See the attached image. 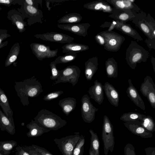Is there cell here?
<instances>
[{
    "label": "cell",
    "instance_id": "816d5d0a",
    "mask_svg": "<svg viewBox=\"0 0 155 155\" xmlns=\"http://www.w3.org/2000/svg\"><path fill=\"white\" fill-rule=\"evenodd\" d=\"M22 148L28 152L30 155H39L35 151L29 148L28 146L23 147Z\"/></svg>",
    "mask_w": 155,
    "mask_h": 155
},
{
    "label": "cell",
    "instance_id": "681fc988",
    "mask_svg": "<svg viewBox=\"0 0 155 155\" xmlns=\"http://www.w3.org/2000/svg\"><path fill=\"white\" fill-rule=\"evenodd\" d=\"M147 46L150 48L155 49V38H147L145 41Z\"/></svg>",
    "mask_w": 155,
    "mask_h": 155
},
{
    "label": "cell",
    "instance_id": "e0dca14e",
    "mask_svg": "<svg viewBox=\"0 0 155 155\" xmlns=\"http://www.w3.org/2000/svg\"><path fill=\"white\" fill-rule=\"evenodd\" d=\"M94 84L89 88L88 91L90 98L93 99L99 104H101L104 99L103 85L97 79Z\"/></svg>",
    "mask_w": 155,
    "mask_h": 155
},
{
    "label": "cell",
    "instance_id": "7a4b0ae2",
    "mask_svg": "<svg viewBox=\"0 0 155 155\" xmlns=\"http://www.w3.org/2000/svg\"><path fill=\"white\" fill-rule=\"evenodd\" d=\"M34 120L36 123L50 130H56L67 124L66 121L46 109L41 110Z\"/></svg>",
    "mask_w": 155,
    "mask_h": 155
},
{
    "label": "cell",
    "instance_id": "5bb4252c",
    "mask_svg": "<svg viewBox=\"0 0 155 155\" xmlns=\"http://www.w3.org/2000/svg\"><path fill=\"white\" fill-rule=\"evenodd\" d=\"M90 26L88 23H83L58 24L57 27L79 36L85 37L87 35V30Z\"/></svg>",
    "mask_w": 155,
    "mask_h": 155
},
{
    "label": "cell",
    "instance_id": "e575fe53",
    "mask_svg": "<svg viewBox=\"0 0 155 155\" xmlns=\"http://www.w3.org/2000/svg\"><path fill=\"white\" fill-rule=\"evenodd\" d=\"M146 116L136 112H129L124 113L120 117V119L125 122L137 120H140Z\"/></svg>",
    "mask_w": 155,
    "mask_h": 155
},
{
    "label": "cell",
    "instance_id": "2e32d148",
    "mask_svg": "<svg viewBox=\"0 0 155 155\" xmlns=\"http://www.w3.org/2000/svg\"><path fill=\"white\" fill-rule=\"evenodd\" d=\"M128 82L129 86L126 90L127 96L136 105L143 110H145V106L144 103L136 88L133 84L131 79H128Z\"/></svg>",
    "mask_w": 155,
    "mask_h": 155
},
{
    "label": "cell",
    "instance_id": "8fae6325",
    "mask_svg": "<svg viewBox=\"0 0 155 155\" xmlns=\"http://www.w3.org/2000/svg\"><path fill=\"white\" fill-rule=\"evenodd\" d=\"M36 38L44 41L61 44L72 42L74 38L70 36L61 33L51 32L42 34H37L34 35Z\"/></svg>",
    "mask_w": 155,
    "mask_h": 155
},
{
    "label": "cell",
    "instance_id": "3957f363",
    "mask_svg": "<svg viewBox=\"0 0 155 155\" xmlns=\"http://www.w3.org/2000/svg\"><path fill=\"white\" fill-rule=\"evenodd\" d=\"M149 56V52L134 41H132L127 49L125 59L133 69H135L137 63L145 62Z\"/></svg>",
    "mask_w": 155,
    "mask_h": 155
},
{
    "label": "cell",
    "instance_id": "8992f818",
    "mask_svg": "<svg viewBox=\"0 0 155 155\" xmlns=\"http://www.w3.org/2000/svg\"><path fill=\"white\" fill-rule=\"evenodd\" d=\"M98 34L104 38V48L108 51H117L126 40L124 36L113 31L109 32L106 30L101 31Z\"/></svg>",
    "mask_w": 155,
    "mask_h": 155
},
{
    "label": "cell",
    "instance_id": "83f0119b",
    "mask_svg": "<svg viewBox=\"0 0 155 155\" xmlns=\"http://www.w3.org/2000/svg\"><path fill=\"white\" fill-rule=\"evenodd\" d=\"M0 106L3 112L8 117H13V112L11 108L8 98L3 90L0 88Z\"/></svg>",
    "mask_w": 155,
    "mask_h": 155
},
{
    "label": "cell",
    "instance_id": "f6af8a7d",
    "mask_svg": "<svg viewBox=\"0 0 155 155\" xmlns=\"http://www.w3.org/2000/svg\"><path fill=\"white\" fill-rule=\"evenodd\" d=\"M8 31L6 29H0V44L8 38L11 36V35L8 33Z\"/></svg>",
    "mask_w": 155,
    "mask_h": 155
},
{
    "label": "cell",
    "instance_id": "ac0fdd59",
    "mask_svg": "<svg viewBox=\"0 0 155 155\" xmlns=\"http://www.w3.org/2000/svg\"><path fill=\"white\" fill-rule=\"evenodd\" d=\"M83 7L88 9L111 14L112 8L107 2L104 0H97L84 4Z\"/></svg>",
    "mask_w": 155,
    "mask_h": 155
},
{
    "label": "cell",
    "instance_id": "f35d334b",
    "mask_svg": "<svg viewBox=\"0 0 155 155\" xmlns=\"http://www.w3.org/2000/svg\"><path fill=\"white\" fill-rule=\"evenodd\" d=\"M145 23L150 29L153 37L155 38V21L150 15L147 16L145 14L144 18Z\"/></svg>",
    "mask_w": 155,
    "mask_h": 155
},
{
    "label": "cell",
    "instance_id": "db71d44e",
    "mask_svg": "<svg viewBox=\"0 0 155 155\" xmlns=\"http://www.w3.org/2000/svg\"><path fill=\"white\" fill-rule=\"evenodd\" d=\"M111 22H106L104 24H102L101 26V27L105 28V27H108L110 26Z\"/></svg>",
    "mask_w": 155,
    "mask_h": 155
},
{
    "label": "cell",
    "instance_id": "7dc6e473",
    "mask_svg": "<svg viewBox=\"0 0 155 155\" xmlns=\"http://www.w3.org/2000/svg\"><path fill=\"white\" fill-rule=\"evenodd\" d=\"M94 39L96 42L100 45L104 46L105 44L104 38L98 33L94 37Z\"/></svg>",
    "mask_w": 155,
    "mask_h": 155
},
{
    "label": "cell",
    "instance_id": "91938a15",
    "mask_svg": "<svg viewBox=\"0 0 155 155\" xmlns=\"http://www.w3.org/2000/svg\"><path fill=\"white\" fill-rule=\"evenodd\" d=\"M0 155H4L0 153Z\"/></svg>",
    "mask_w": 155,
    "mask_h": 155
},
{
    "label": "cell",
    "instance_id": "8d00e7d4",
    "mask_svg": "<svg viewBox=\"0 0 155 155\" xmlns=\"http://www.w3.org/2000/svg\"><path fill=\"white\" fill-rule=\"evenodd\" d=\"M77 56V54L66 53L64 55L58 56L54 61L57 64L67 63L74 61Z\"/></svg>",
    "mask_w": 155,
    "mask_h": 155
},
{
    "label": "cell",
    "instance_id": "d6986e66",
    "mask_svg": "<svg viewBox=\"0 0 155 155\" xmlns=\"http://www.w3.org/2000/svg\"><path fill=\"white\" fill-rule=\"evenodd\" d=\"M133 13L135 15V17L133 20L132 22L142 31L148 38H155L152 36L150 29L144 22V18L145 13L143 12H141L138 13L135 12Z\"/></svg>",
    "mask_w": 155,
    "mask_h": 155
},
{
    "label": "cell",
    "instance_id": "bcb514c9",
    "mask_svg": "<svg viewBox=\"0 0 155 155\" xmlns=\"http://www.w3.org/2000/svg\"><path fill=\"white\" fill-rule=\"evenodd\" d=\"M15 149V155H30L22 147L18 146L16 147Z\"/></svg>",
    "mask_w": 155,
    "mask_h": 155
},
{
    "label": "cell",
    "instance_id": "6da1fadb",
    "mask_svg": "<svg viewBox=\"0 0 155 155\" xmlns=\"http://www.w3.org/2000/svg\"><path fill=\"white\" fill-rule=\"evenodd\" d=\"M15 83L17 94L24 106H28L30 104L29 97H37L43 91L41 83L35 76Z\"/></svg>",
    "mask_w": 155,
    "mask_h": 155
},
{
    "label": "cell",
    "instance_id": "52a82bcc",
    "mask_svg": "<svg viewBox=\"0 0 155 155\" xmlns=\"http://www.w3.org/2000/svg\"><path fill=\"white\" fill-rule=\"evenodd\" d=\"M59 71V75L53 85L60 83L69 82L74 87L78 81L81 70L78 67L70 65Z\"/></svg>",
    "mask_w": 155,
    "mask_h": 155
},
{
    "label": "cell",
    "instance_id": "d6a6232c",
    "mask_svg": "<svg viewBox=\"0 0 155 155\" xmlns=\"http://www.w3.org/2000/svg\"><path fill=\"white\" fill-rule=\"evenodd\" d=\"M17 144V142L14 140L0 142V153L4 155H9Z\"/></svg>",
    "mask_w": 155,
    "mask_h": 155
},
{
    "label": "cell",
    "instance_id": "4fadbf2b",
    "mask_svg": "<svg viewBox=\"0 0 155 155\" xmlns=\"http://www.w3.org/2000/svg\"><path fill=\"white\" fill-rule=\"evenodd\" d=\"M125 126L132 133L144 138L153 137L152 133L148 130L141 124L139 120L129 121L124 123Z\"/></svg>",
    "mask_w": 155,
    "mask_h": 155
},
{
    "label": "cell",
    "instance_id": "74e56055",
    "mask_svg": "<svg viewBox=\"0 0 155 155\" xmlns=\"http://www.w3.org/2000/svg\"><path fill=\"white\" fill-rule=\"evenodd\" d=\"M85 142V137L82 135L74 148L72 155H83Z\"/></svg>",
    "mask_w": 155,
    "mask_h": 155
},
{
    "label": "cell",
    "instance_id": "ba28073f",
    "mask_svg": "<svg viewBox=\"0 0 155 155\" xmlns=\"http://www.w3.org/2000/svg\"><path fill=\"white\" fill-rule=\"evenodd\" d=\"M90 99L87 94H84L81 99V117L84 121L89 123L93 121L95 118L96 112L99 110L98 108L94 106Z\"/></svg>",
    "mask_w": 155,
    "mask_h": 155
},
{
    "label": "cell",
    "instance_id": "484cf974",
    "mask_svg": "<svg viewBox=\"0 0 155 155\" xmlns=\"http://www.w3.org/2000/svg\"><path fill=\"white\" fill-rule=\"evenodd\" d=\"M76 99L73 97L64 98L60 100L58 104L63 112L67 116L73 111L76 106Z\"/></svg>",
    "mask_w": 155,
    "mask_h": 155
},
{
    "label": "cell",
    "instance_id": "1f68e13d",
    "mask_svg": "<svg viewBox=\"0 0 155 155\" xmlns=\"http://www.w3.org/2000/svg\"><path fill=\"white\" fill-rule=\"evenodd\" d=\"M20 46L18 43H15L12 47L5 63V67L10 66L17 59L19 54Z\"/></svg>",
    "mask_w": 155,
    "mask_h": 155
},
{
    "label": "cell",
    "instance_id": "7c38bea8",
    "mask_svg": "<svg viewBox=\"0 0 155 155\" xmlns=\"http://www.w3.org/2000/svg\"><path fill=\"white\" fill-rule=\"evenodd\" d=\"M24 8L26 17L28 18V24L31 25L37 22L42 23L43 15L40 9L28 5L23 2Z\"/></svg>",
    "mask_w": 155,
    "mask_h": 155
},
{
    "label": "cell",
    "instance_id": "277c9868",
    "mask_svg": "<svg viewBox=\"0 0 155 155\" xmlns=\"http://www.w3.org/2000/svg\"><path fill=\"white\" fill-rule=\"evenodd\" d=\"M102 139L104 143V153L107 155L108 151L112 153L115 144L114 127L106 115L104 116L102 125Z\"/></svg>",
    "mask_w": 155,
    "mask_h": 155
},
{
    "label": "cell",
    "instance_id": "f546056e",
    "mask_svg": "<svg viewBox=\"0 0 155 155\" xmlns=\"http://www.w3.org/2000/svg\"><path fill=\"white\" fill-rule=\"evenodd\" d=\"M89 131L91 135L89 155H100V142L98 136L92 130H90Z\"/></svg>",
    "mask_w": 155,
    "mask_h": 155
},
{
    "label": "cell",
    "instance_id": "d4e9b609",
    "mask_svg": "<svg viewBox=\"0 0 155 155\" xmlns=\"http://www.w3.org/2000/svg\"><path fill=\"white\" fill-rule=\"evenodd\" d=\"M108 3L112 5L114 7L120 10L130 9L133 12H136L138 10V7L129 0H106Z\"/></svg>",
    "mask_w": 155,
    "mask_h": 155
},
{
    "label": "cell",
    "instance_id": "7bdbcfd3",
    "mask_svg": "<svg viewBox=\"0 0 155 155\" xmlns=\"http://www.w3.org/2000/svg\"><path fill=\"white\" fill-rule=\"evenodd\" d=\"M125 155H136L134 146L130 143H127L124 148Z\"/></svg>",
    "mask_w": 155,
    "mask_h": 155
},
{
    "label": "cell",
    "instance_id": "f1b7e54d",
    "mask_svg": "<svg viewBox=\"0 0 155 155\" xmlns=\"http://www.w3.org/2000/svg\"><path fill=\"white\" fill-rule=\"evenodd\" d=\"M107 75L108 78H116L118 75L117 64L113 58H108L105 63Z\"/></svg>",
    "mask_w": 155,
    "mask_h": 155
},
{
    "label": "cell",
    "instance_id": "60d3db41",
    "mask_svg": "<svg viewBox=\"0 0 155 155\" xmlns=\"http://www.w3.org/2000/svg\"><path fill=\"white\" fill-rule=\"evenodd\" d=\"M63 93L64 92L62 91H53L45 96L43 98V100L46 101H51L57 98Z\"/></svg>",
    "mask_w": 155,
    "mask_h": 155
},
{
    "label": "cell",
    "instance_id": "11a10c76",
    "mask_svg": "<svg viewBox=\"0 0 155 155\" xmlns=\"http://www.w3.org/2000/svg\"><path fill=\"white\" fill-rule=\"evenodd\" d=\"M46 5L49 11H50L52 7L50 6V0H45Z\"/></svg>",
    "mask_w": 155,
    "mask_h": 155
},
{
    "label": "cell",
    "instance_id": "ee69618b",
    "mask_svg": "<svg viewBox=\"0 0 155 155\" xmlns=\"http://www.w3.org/2000/svg\"><path fill=\"white\" fill-rule=\"evenodd\" d=\"M24 2L27 4L38 8L39 5L42 8V0H25Z\"/></svg>",
    "mask_w": 155,
    "mask_h": 155
},
{
    "label": "cell",
    "instance_id": "680465c9",
    "mask_svg": "<svg viewBox=\"0 0 155 155\" xmlns=\"http://www.w3.org/2000/svg\"><path fill=\"white\" fill-rule=\"evenodd\" d=\"M129 1L132 3H134V2L135 1V0H129Z\"/></svg>",
    "mask_w": 155,
    "mask_h": 155
},
{
    "label": "cell",
    "instance_id": "5b68a950",
    "mask_svg": "<svg viewBox=\"0 0 155 155\" xmlns=\"http://www.w3.org/2000/svg\"><path fill=\"white\" fill-rule=\"evenodd\" d=\"M82 135L78 132L60 138H55L54 141L63 155H72L76 144Z\"/></svg>",
    "mask_w": 155,
    "mask_h": 155
},
{
    "label": "cell",
    "instance_id": "9a60e30c",
    "mask_svg": "<svg viewBox=\"0 0 155 155\" xmlns=\"http://www.w3.org/2000/svg\"><path fill=\"white\" fill-rule=\"evenodd\" d=\"M133 11L130 9L120 10L113 7L112 13L108 16L114 20L123 23L132 21L135 17Z\"/></svg>",
    "mask_w": 155,
    "mask_h": 155
},
{
    "label": "cell",
    "instance_id": "f5cc1de1",
    "mask_svg": "<svg viewBox=\"0 0 155 155\" xmlns=\"http://www.w3.org/2000/svg\"><path fill=\"white\" fill-rule=\"evenodd\" d=\"M117 24V22L115 20H113L111 23L110 26L109 27L108 29L106 31H112L115 28V26Z\"/></svg>",
    "mask_w": 155,
    "mask_h": 155
},
{
    "label": "cell",
    "instance_id": "cb8c5ba5",
    "mask_svg": "<svg viewBox=\"0 0 155 155\" xmlns=\"http://www.w3.org/2000/svg\"><path fill=\"white\" fill-rule=\"evenodd\" d=\"M98 59L97 56L89 58L85 62L84 74L87 80H92L98 69Z\"/></svg>",
    "mask_w": 155,
    "mask_h": 155
},
{
    "label": "cell",
    "instance_id": "4dcf8cb0",
    "mask_svg": "<svg viewBox=\"0 0 155 155\" xmlns=\"http://www.w3.org/2000/svg\"><path fill=\"white\" fill-rule=\"evenodd\" d=\"M82 17L79 14L72 13L67 14L59 19L57 21L58 24H73L79 23Z\"/></svg>",
    "mask_w": 155,
    "mask_h": 155
},
{
    "label": "cell",
    "instance_id": "6f0895ef",
    "mask_svg": "<svg viewBox=\"0 0 155 155\" xmlns=\"http://www.w3.org/2000/svg\"><path fill=\"white\" fill-rule=\"evenodd\" d=\"M151 62L153 66L154 72L155 73V60L154 58H151Z\"/></svg>",
    "mask_w": 155,
    "mask_h": 155
},
{
    "label": "cell",
    "instance_id": "9c48e42d",
    "mask_svg": "<svg viewBox=\"0 0 155 155\" xmlns=\"http://www.w3.org/2000/svg\"><path fill=\"white\" fill-rule=\"evenodd\" d=\"M30 46L33 53L40 61H42L44 59L53 58L57 56L58 48L51 50L49 46L37 43H31Z\"/></svg>",
    "mask_w": 155,
    "mask_h": 155
},
{
    "label": "cell",
    "instance_id": "94428289",
    "mask_svg": "<svg viewBox=\"0 0 155 155\" xmlns=\"http://www.w3.org/2000/svg\"><path fill=\"white\" fill-rule=\"evenodd\" d=\"M2 9V8L0 7V11Z\"/></svg>",
    "mask_w": 155,
    "mask_h": 155
},
{
    "label": "cell",
    "instance_id": "c3c4849f",
    "mask_svg": "<svg viewBox=\"0 0 155 155\" xmlns=\"http://www.w3.org/2000/svg\"><path fill=\"white\" fill-rule=\"evenodd\" d=\"M17 0H0V4L9 7L12 4L17 3Z\"/></svg>",
    "mask_w": 155,
    "mask_h": 155
},
{
    "label": "cell",
    "instance_id": "30bf717a",
    "mask_svg": "<svg viewBox=\"0 0 155 155\" xmlns=\"http://www.w3.org/2000/svg\"><path fill=\"white\" fill-rule=\"evenodd\" d=\"M140 91L147 99L151 106L155 108V84L151 77L147 75L144 79Z\"/></svg>",
    "mask_w": 155,
    "mask_h": 155
},
{
    "label": "cell",
    "instance_id": "ab89813d",
    "mask_svg": "<svg viewBox=\"0 0 155 155\" xmlns=\"http://www.w3.org/2000/svg\"><path fill=\"white\" fill-rule=\"evenodd\" d=\"M28 147L30 149L35 151L39 155H53L45 149L36 145L33 144Z\"/></svg>",
    "mask_w": 155,
    "mask_h": 155
},
{
    "label": "cell",
    "instance_id": "44dd1931",
    "mask_svg": "<svg viewBox=\"0 0 155 155\" xmlns=\"http://www.w3.org/2000/svg\"><path fill=\"white\" fill-rule=\"evenodd\" d=\"M0 129L6 131L11 135L15 133V130L14 119L8 118L0 109Z\"/></svg>",
    "mask_w": 155,
    "mask_h": 155
},
{
    "label": "cell",
    "instance_id": "603a6c76",
    "mask_svg": "<svg viewBox=\"0 0 155 155\" xmlns=\"http://www.w3.org/2000/svg\"><path fill=\"white\" fill-rule=\"evenodd\" d=\"M26 127L29 130V131L27 133L26 135L29 137L40 136L44 133H48L50 131L33 120L27 125Z\"/></svg>",
    "mask_w": 155,
    "mask_h": 155
},
{
    "label": "cell",
    "instance_id": "b9f144b4",
    "mask_svg": "<svg viewBox=\"0 0 155 155\" xmlns=\"http://www.w3.org/2000/svg\"><path fill=\"white\" fill-rule=\"evenodd\" d=\"M56 64L54 61L51 62L49 64L51 74L50 78L51 80L56 81L59 75V70L57 69L56 67Z\"/></svg>",
    "mask_w": 155,
    "mask_h": 155
},
{
    "label": "cell",
    "instance_id": "836d02e7",
    "mask_svg": "<svg viewBox=\"0 0 155 155\" xmlns=\"http://www.w3.org/2000/svg\"><path fill=\"white\" fill-rule=\"evenodd\" d=\"M9 20L12 22V24L15 25L17 27L19 32L22 33L25 31V26L27 25L26 22L24 21L22 17L19 15L14 14L10 17H9Z\"/></svg>",
    "mask_w": 155,
    "mask_h": 155
},
{
    "label": "cell",
    "instance_id": "f907efd6",
    "mask_svg": "<svg viewBox=\"0 0 155 155\" xmlns=\"http://www.w3.org/2000/svg\"><path fill=\"white\" fill-rule=\"evenodd\" d=\"M146 155H155V148L153 147H148L145 149Z\"/></svg>",
    "mask_w": 155,
    "mask_h": 155
},
{
    "label": "cell",
    "instance_id": "d590c367",
    "mask_svg": "<svg viewBox=\"0 0 155 155\" xmlns=\"http://www.w3.org/2000/svg\"><path fill=\"white\" fill-rule=\"evenodd\" d=\"M140 121L141 125L146 129L152 133L155 131V123L151 116L146 115Z\"/></svg>",
    "mask_w": 155,
    "mask_h": 155
},
{
    "label": "cell",
    "instance_id": "ffe728a7",
    "mask_svg": "<svg viewBox=\"0 0 155 155\" xmlns=\"http://www.w3.org/2000/svg\"><path fill=\"white\" fill-rule=\"evenodd\" d=\"M103 88L106 95L110 103L113 106L117 107L119 105V94L116 88L107 82L103 85Z\"/></svg>",
    "mask_w": 155,
    "mask_h": 155
},
{
    "label": "cell",
    "instance_id": "9f6ffc18",
    "mask_svg": "<svg viewBox=\"0 0 155 155\" xmlns=\"http://www.w3.org/2000/svg\"><path fill=\"white\" fill-rule=\"evenodd\" d=\"M8 41H7L3 42H2L1 44H0V49L8 45Z\"/></svg>",
    "mask_w": 155,
    "mask_h": 155
},
{
    "label": "cell",
    "instance_id": "4316f807",
    "mask_svg": "<svg viewBox=\"0 0 155 155\" xmlns=\"http://www.w3.org/2000/svg\"><path fill=\"white\" fill-rule=\"evenodd\" d=\"M62 48L63 53L77 54L88 49L89 47L86 45L72 42L67 43L62 47Z\"/></svg>",
    "mask_w": 155,
    "mask_h": 155
},
{
    "label": "cell",
    "instance_id": "7402d4cb",
    "mask_svg": "<svg viewBox=\"0 0 155 155\" xmlns=\"http://www.w3.org/2000/svg\"><path fill=\"white\" fill-rule=\"evenodd\" d=\"M114 29L118 30L124 34L132 37L137 41H142L143 39L137 32L129 24L116 21Z\"/></svg>",
    "mask_w": 155,
    "mask_h": 155
}]
</instances>
